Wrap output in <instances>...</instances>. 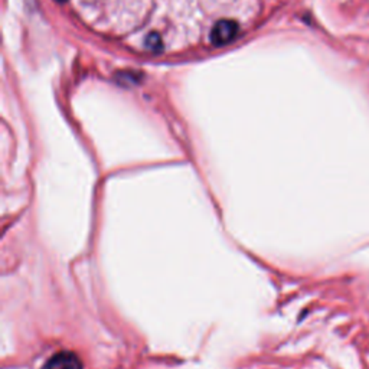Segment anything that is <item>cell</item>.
Returning <instances> with one entry per match:
<instances>
[{
  "mask_svg": "<svg viewBox=\"0 0 369 369\" xmlns=\"http://www.w3.org/2000/svg\"><path fill=\"white\" fill-rule=\"evenodd\" d=\"M42 369H83V362L74 352L62 351L53 355Z\"/></svg>",
  "mask_w": 369,
  "mask_h": 369,
  "instance_id": "cell-2",
  "label": "cell"
},
{
  "mask_svg": "<svg viewBox=\"0 0 369 369\" xmlns=\"http://www.w3.org/2000/svg\"><path fill=\"white\" fill-rule=\"evenodd\" d=\"M144 45L149 51L153 52H160L163 49V42L157 34H150L144 40Z\"/></svg>",
  "mask_w": 369,
  "mask_h": 369,
  "instance_id": "cell-3",
  "label": "cell"
},
{
  "mask_svg": "<svg viewBox=\"0 0 369 369\" xmlns=\"http://www.w3.org/2000/svg\"><path fill=\"white\" fill-rule=\"evenodd\" d=\"M238 32V25L234 21H221L218 22L211 32V42L215 47H222L231 42Z\"/></svg>",
  "mask_w": 369,
  "mask_h": 369,
  "instance_id": "cell-1",
  "label": "cell"
},
{
  "mask_svg": "<svg viewBox=\"0 0 369 369\" xmlns=\"http://www.w3.org/2000/svg\"><path fill=\"white\" fill-rule=\"evenodd\" d=\"M57 2H61V3H64V2H66V0H57Z\"/></svg>",
  "mask_w": 369,
  "mask_h": 369,
  "instance_id": "cell-4",
  "label": "cell"
}]
</instances>
